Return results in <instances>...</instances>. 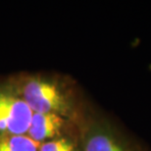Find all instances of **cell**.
<instances>
[{
  "label": "cell",
  "mask_w": 151,
  "mask_h": 151,
  "mask_svg": "<svg viewBox=\"0 0 151 151\" xmlns=\"http://www.w3.org/2000/svg\"><path fill=\"white\" fill-rule=\"evenodd\" d=\"M34 113H54L64 117L70 112L68 96L58 83L41 77L29 78L21 96Z\"/></svg>",
  "instance_id": "1"
},
{
  "label": "cell",
  "mask_w": 151,
  "mask_h": 151,
  "mask_svg": "<svg viewBox=\"0 0 151 151\" xmlns=\"http://www.w3.org/2000/svg\"><path fill=\"white\" fill-rule=\"evenodd\" d=\"M81 151H137L106 120L90 119L83 128Z\"/></svg>",
  "instance_id": "2"
},
{
  "label": "cell",
  "mask_w": 151,
  "mask_h": 151,
  "mask_svg": "<svg viewBox=\"0 0 151 151\" xmlns=\"http://www.w3.org/2000/svg\"><path fill=\"white\" fill-rule=\"evenodd\" d=\"M32 114L21 96L10 90L0 89V135L26 134Z\"/></svg>",
  "instance_id": "3"
},
{
  "label": "cell",
  "mask_w": 151,
  "mask_h": 151,
  "mask_svg": "<svg viewBox=\"0 0 151 151\" xmlns=\"http://www.w3.org/2000/svg\"><path fill=\"white\" fill-rule=\"evenodd\" d=\"M65 126L63 116L54 113H34L28 135L37 142L59 137Z\"/></svg>",
  "instance_id": "4"
},
{
  "label": "cell",
  "mask_w": 151,
  "mask_h": 151,
  "mask_svg": "<svg viewBox=\"0 0 151 151\" xmlns=\"http://www.w3.org/2000/svg\"><path fill=\"white\" fill-rule=\"evenodd\" d=\"M39 146L28 134L0 135V151H38Z\"/></svg>",
  "instance_id": "5"
},
{
  "label": "cell",
  "mask_w": 151,
  "mask_h": 151,
  "mask_svg": "<svg viewBox=\"0 0 151 151\" xmlns=\"http://www.w3.org/2000/svg\"><path fill=\"white\" fill-rule=\"evenodd\" d=\"M75 146L76 144L70 138L59 137L48 140L46 142L40 143L38 151H68Z\"/></svg>",
  "instance_id": "6"
}]
</instances>
